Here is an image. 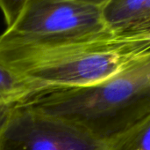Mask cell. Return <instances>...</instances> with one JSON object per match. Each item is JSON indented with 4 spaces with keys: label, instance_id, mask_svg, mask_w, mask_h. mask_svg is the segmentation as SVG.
<instances>
[{
    "label": "cell",
    "instance_id": "cell-1",
    "mask_svg": "<svg viewBox=\"0 0 150 150\" xmlns=\"http://www.w3.org/2000/svg\"><path fill=\"white\" fill-rule=\"evenodd\" d=\"M17 104L112 141L150 118V57L97 83L37 88Z\"/></svg>",
    "mask_w": 150,
    "mask_h": 150
},
{
    "label": "cell",
    "instance_id": "cell-10",
    "mask_svg": "<svg viewBox=\"0 0 150 150\" xmlns=\"http://www.w3.org/2000/svg\"><path fill=\"white\" fill-rule=\"evenodd\" d=\"M84 4H91V5H95V6H98L101 7L103 6L106 2H108L109 0H76Z\"/></svg>",
    "mask_w": 150,
    "mask_h": 150
},
{
    "label": "cell",
    "instance_id": "cell-2",
    "mask_svg": "<svg viewBox=\"0 0 150 150\" xmlns=\"http://www.w3.org/2000/svg\"><path fill=\"white\" fill-rule=\"evenodd\" d=\"M150 57V36H124L107 29L44 43L0 42V62L40 87L102 81Z\"/></svg>",
    "mask_w": 150,
    "mask_h": 150
},
{
    "label": "cell",
    "instance_id": "cell-9",
    "mask_svg": "<svg viewBox=\"0 0 150 150\" xmlns=\"http://www.w3.org/2000/svg\"><path fill=\"white\" fill-rule=\"evenodd\" d=\"M18 101H0V133L8 123Z\"/></svg>",
    "mask_w": 150,
    "mask_h": 150
},
{
    "label": "cell",
    "instance_id": "cell-6",
    "mask_svg": "<svg viewBox=\"0 0 150 150\" xmlns=\"http://www.w3.org/2000/svg\"><path fill=\"white\" fill-rule=\"evenodd\" d=\"M37 88L0 62V101H18Z\"/></svg>",
    "mask_w": 150,
    "mask_h": 150
},
{
    "label": "cell",
    "instance_id": "cell-4",
    "mask_svg": "<svg viewBox=\"0 0 150 150\" xmlns=\"http://www.w3.org/2000/svg\"><path fill=\"white\" fill-rule=\"evenodd\" d=\"M114 141H99L68 123L17 104L0 133V150H114Z\"/></svg>",
    "mask_w": 150,
    "mask_h": 150
},
{
    "label": "cell",
    "instance_id": "cell-5",
    "mask_svg": "<svg viewBox=\"0 0 150 150\" xmlns=\"http://www.w3.org/2000/svg\"><path fill=\"white\" fill-rule=\"evenodd\" d=\"M105 27L124 36H150V0H109L101 6Z\"/></svg>",
    "mask_w": 150,
    "mask_h": 150
},
{
    "label": "cell",
    "instance_id": "cell-8",
    "mask_svg": "<svg viewBox=\"0 0 150 150\" xmlns=\"http://www.w3.org/2000/svg\"><path fill=\"white\" fill-rule=\"evenodd\" d=\"M29 0H0V11L4 16L6 28L18 18Z\"/></svg>",
    "mask_w": 150,
    "mask_h": 150
},
{
    "label": "cell",
    "instance_id": "cell-7",
    "mask_svg": "<svg viewBox=\"0 0 150 150\" xmlns=\"http://www.w3.org/2000/svg\"><path fill=\"white\" fill-rule=\"evenodd\" d=\"M114 150H150V118L115 139Z\"/></svg>",
    "mask_w": 150,
    "mask_h": 150
},
{
    "label": "cell",
    "instance_id": "cell-3",
    "mask_svg": "<svg viewBox=\"0 0 150 150\" xmlns=\"http://www.w3.org/2000/svg\"><path fill=\"white\" fill-rule=\"evenodd\" d=\"M105 29L101 7L76 0H29L17 20L0 34V42H52Z\"/></svg>",
    "mask_w": 150,
    "mask_h": 150
}]
</instances>
